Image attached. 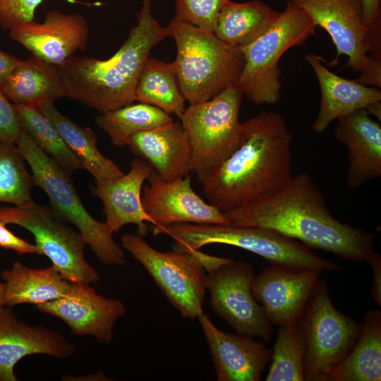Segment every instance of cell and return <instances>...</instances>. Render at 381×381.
I'll list each match as a JSON object with an SVG mask.
<instances>
[{
    "label": "cell",
    "mask_w": 381,
    "mask_h": 381,
    "mask_svg": "<svg viewBox=\"0 0 381 381\" xmlns=\"http://www.w3.org/2000/svg\"><path fill=\"white\" fill-rule=\"evenodd\" d=\"M231 224L274 230L310 249L343 260L369 262L376 253L374 234L337 219L308 174L293 176L279 189L224 212Z\"/></svg>",
    "instance_id": "1"
},
{
    "label": "cell",
    "mask_w": 381,
    "mask_h": 381,
    "mask_svg": "<svg viewBox=\"0 0 381 381\" xmlns=\"http://www.w3.org/2000/svg\"><path fill=\"white\" fill-rule=\"evenodd\" d=\"M291 142L275 112L263 110L242 122L238 145L201 184L209 202L226 212L284 186L294 176Z\"/></svg>",
    "instance_id": "2"
},
{
    "label": "cell",
    "mask_w": 381,
    "mask_h": 381,
    "mask_svg": "<svg viewBox=\"0 0 381 381\" xmlns=\"http://www.w3.org/2000/svg\"><path fill=\"white\" fill-rule=\"evenodd\" d=\"M152 0H143L137 23L110 58L100 60L73 55L56 66L65 96L101 113L133 103L138 80L152 49L169 37L154 18Z\"/></svg>",
    "instance_id": "3"
},
{
    "label": "cell",
    "mask_w": 381,
    "mask_h": 381,
    "mask_svg": "<svg viewBox=\"0 0 381 381\" xmlns=\"http://www.w3.org/2000/svg\"><path fill=\"white\" fill-rule=\"evenodd\" d=\"M167 28L176 45L173 63L186 101H207L236 85L244 64L241 48L174 18Z\"/></svg>",
    "instance_id": "4"
},
{
    "label": "cell",
    "mask_w": 381,
    "mask_h": 381,
    "mask_svg": "<svg viewBox=\"0 0 381 381\" xmlns=\"http://www.w3.org/2000/svg\"><path fill=\"white\" fill-rule=\"evenodd\" d=\"M155 236L174 241V250L184 252L210 244H226L248 250L271 265L291 269L335 271L339 266L317 255L302 243L272 229L234 224L181 223L154 226Z\"/></svg>",
    "instance_id": "5"
},
{
    "label": "cell",
    "mask_w": 381,
    "mask_h": 381,
    "mask_svg": "<svg viewBox=\"0 0 381 381\" xmlns=\"http://www.w3.org/2000/svg\"><path fill=\"white\" fill-rule=\"evenodd\" d=\"M16 145L31 169L34 186L46 193L55 216L77 228L100 262L107 265L125 266L126 258L123 249L114 241L106 223L95 219L85 209L71 174L22 131Z\"/></svg>",
    "instance_id": "6"
},
{
    "label": "cell",
    "mask_w": 381,
    "mask_h": 381,
    "mask_svg": "<svg viewBox=\"0 0 381 381\" xmlns=\"http://www.w3.org/2000/svg\"><path fill=\"white\" fill-rule=\"evenodd\" d=\"M316 28L307 13L289 0L265 32L241 48L244 64L236 85L243 95L256 104L277 103L281 99V57L290 48L305 44Z\"/></svg>",
    "instance_id": "7"
},
{
    "label": "cell",
    "mask_w": 381,
    "mask_h": 381,
    "mask_svg": "<svg viewBox=\"0 0 381 381\" xmlns=\"http://www.w3.org/2000/svg\"><path fill=\"white\" fill-rule=\"evenodd\" d=\"M291 1L328 33L337 50L334 62L346 56V67L360 73L357 82L381 87L380 28L365 26L361 0Z\"/></svg>",
    "instance_id": "8"
},
{
    "label": "cell",
    "mask_w": 381,
    "mask_h": 381,
    "mask_svg": "<svg viewBox=\"0 0 381 381\" xmlns=\"http://www.w3.org/2000/svg\"><path fill=\"white\" fill-rule=\"evenodd\" d=\"M243 94L232 85L213 98L186 108L181 123L190 146L192 169L202 184L238 145Z\"/></svg>",
    "instance_id": "9"
},
{
    "label": "cell",
    "mask_w": 381,
    "mask_h": 381,
    "mask_svg": "<svg viewBox=\"0 0 381 381\" xmlns=\"http://www.w3.org/2000/svg\"><path fill=\"white\" fill-rule=\"evenodd\" d=\"M298 325L305 344V381H328L353 348L362 322L334 307L327 282L320 279Z\"/></svg>",
    "instance_id": "10"
},
{
    "label": "cell",
    "mask_w": 381,
    "mask_h": 381,
    "mask_svg": "<svg viewBox=\"0 0 381 381\" xmlns=\"http://www.w3.org/2000/svg\"><path fill=\"white\" fill-rule=\"evenodd\" d=\"M0 221L32 233L42 255L67 281L92 284L100 280L84 257L87 243L83 235L59 219L50 207L32 201L23 206L1 207Z\"/></svg>",
    "instance_id": "11"
},
{
    "label": "cell",
    "mask_w": 381,
    "mask_h": 381,
    "mask_svg": "<svg viewBox=\"0 0 381 381\" xmlns=\"http://www.w3.org/2000/svg\"><path fill=\"white\" fill-rule=\"evenodd\" d=\"M121 242L184 318H199L204 313L206 272L190 255L175 250L161 252L139 234H124Z\"/></svg>",
    "instance_id": "12"
},
{
    "label": "cell",
    "mask_w": 381,
    "mask_h": 381,
    "mask_svg": "<svg viewBox=\"0 0 381 381\" xmlns=\"http://www.w3.org/2000/svg\"><path fill=\"white\" fill-rule=\"evenodd\" d=\"M255 277L252 265L231 259L206 272V289L210 292L212 310L237 334L268 341L272 325L253 296Z\"/></svg>",
    "instance_id": "13"
},
{
    "label": "cell",
    "mask_w": 381,
    "mask_h": 381,
    "mask_svg": "<svg viewBox=\"0 0 381 381\" xmlns=\"http://www.w3.org/2000/svg\"><path fill=\"white\" fill-rule=\"evenodd\" d=\"M143 188L142 204L149 222L157 226L181 223L231 224L223 212L193 189L191 176L167 181L152 169Z\"/></svg>",
    "instance_id": "14"
},
{
    "label": "cell",
    "mask_w": 381,
    "mask_h": 381,
    "mask_svg": "<svg viewBox=\"0 0 381 381\" xmlns=\"http://www.w3.org/2000/svg\"><path fill=\"white\" fill-rule=\"evenodd\" d=\"M322 272L271 265L255 276L251 286L272 325L297 324L320 279Z\"/></svg>",
    "instance_id": "15"
},
{
    "label": "cell",
    "mask_w": 381,
    "mask_h": 381,
    "mask_svg": "<svg viewBox=\"0 0 381 381\" xmlns=\"http://www.w3.org/2000/svg\"><path fill=\"white\" fill-rule=\"evenodd\" d=\"M71 283L65 296L37 305V309L61 320L75 335H89L101 343H110L115 322L126 313L123 303L99 295L88 283Z\"/></svg>",
    "instance_id": "16"
},
{
    "label": "cell",
    "mask_w": 381,
    "mask_h": 381,
    "mask_svg": "<svg viewBox=\"0 0 381 381\" xmlns=\"http://www.w3.org/2000/svg\"><path fill=\"white\" fill-rule=\"evenodd\" d=\"M11 39L32 55L59 66L78 51H84L89 41L90 28L80 13L51 10L42 23L32 20L9 30Z\"/></svg>",
    "instance_id": "17"
},
{
    "label": "cell",
    "mask_w": 381,
    "mask_h": 381,
    "mask_svg": "<svg viewBox=\"0 0 381 381\" xmlns=\"http://www.w3.org/2000/svg\"><path fill=\"white\" fill-rule=\"evenodd\" d=\"M218 381H259L272 350L251 337L218 329L210 318H199Z\"/></svg>",
    "instance_id": "18"
},
{
    "label": "cell",
    "mask_w": 381,
    "mask_h": 381,
    "mask_svg": "<svg viewBox=\"0 0 381 381\" xmlns=\"http://www.w3.org/2000/svg\"><path fill=\"white\" fill-rule=\"evenodd\" d=\"M75 351L63 335L44 326H31L9 308H0V381H17L16 363L33 354L66 358Z\"/></svg>",
    "instance_id": "19"
},
{
    "label": "cell",
    "mask_w": 381,
    "mask_h": 381,
    "mask_svg": "<svg viewBox=\"0 0 381 381\" xmlns=\"http://www.w3.org/2000/svg\"><path fill=\"white\" fill-rule=\"evenodd\" d=\"M365 109L356 110L337 120V140L347 148L346 185L358 189L381 176V126Z\"/></svg>",
    "instance_id": "20"
},
{
    "label": "cell",
    "mask_w": 381,
    "mask_h": 381,
    "mask_svg": "<svg viewBox=\"0 0 381 381\" xmlns=\"http://www.w3.org/2000/svg\"><path fill=\"white\" fill-rule=\"evenodd\" d=\"M152 167L140 158L134 159L131 169L121 177L95 181L93 193L102 202L109 231L119 232L125 225L138 226V233L143 236L147 232L146 222L149 218L142 204V187L152 172Z\"/></svg>",
    "instance_id": "21"
},
{
    "label": "cell",
    "mask_w": 381,
    "mask_h": 381,
    "mask_svg": "<svg viewBox=\"0 0 381 381\" xmlns=\"http://www.w3.org/2000/svg\"><path fill=\"white\" fill-rule=\"evenodd\" d=\"M126 145L167 181L182 179L193 171L188 138L178 121L136 133Z\"/></svg>",
    "instance_id": "22"
},
{
    "label": "cell",
    "mask_w": 381,
    "mask_h": 381,
    "mask_svg": "<svg viewBox=\"0 0 381 381\" xmlns=\"http://www.w3.org/2000/svg\"><path fill=\"white\" fill-rule=\"evenodd\" d=\"M305 58L316 75L320 90L319 113L313 125L314 132L321 133L332 121L381 101V91L377 87H368L337 75L327 68L320 56L308 54Z\"/></svg>",
    "instance_id": "23"
},
{
    "label": "cell",
    "mask_w": 381,
    "mask_h": 381,
    "mask_svg": "<svg viewBox=\"0 0 381 381\" xmlns=\"http://www.w3.org/2000/svg\"><path fill=\"white\" fill-rule=\"evenodd\" d=\"M0 90L13 104L37 109L65 96L57 67L32 54L20 59Z\"/></svg>",
    "instance_id": "24"
},
{
    "label": "cell",
    "mask_w": 381,
    "mask_h": 381,
    "mask_svg": "<svg viewBox=\"0 0 381 381\" xmlns=\"http://www.w3.org/2000/svg\"><path fill=\"white\" fill-rule=\"evenodd\" d=\"M1 276L5 284L4 306L49 302L65 296L71 284L52 265L34 269L19 261Z\"/></svg>",
    "instance_id": "25"
},
{
    "label": "cell",
    "mask_w": 381,
    "mask_h": 381,
    "mask_svg": "<svg viewBox=\"0 0 381 381\" xmlns=\"http://www.w3.org/2000/svg\"><path fill=\"white\" fill-rule=\"evenodd\" d=\"M381 380V311L363 315L358 337L348 355L334 368L328 381Z\"/></svg>",
    "instance_id": "26"
},
{
    "label": "cell",
    "mask_w": 381,
    "mask_h": 381,
    "mask_svg": "<svg viewBox=\"0 0 381 381\" xmlns=\"http://www.w3.org/2000/svg\"><path fill=\"white\" fill-rule=\"evenodd\" d=\"M40 109L56 127L81 168L90 173L95 181L116 179L124 174L114 161L100 152L97 135L91 128L73 122L60 112L54 103L44 104Z\"/></svg>",
    "instance_id": "27"
},
{
    "label": "cell",
    "mask_w": 381,
    "mask_h": 381,
    "mask_svg": "<svg viewBox=\"0 0 381 381\" xmlns=\"http://www.w3.org/2000/svg\"><path fill=\"white\" fill-rule=\"evenodd\" d=\"M279 13L260 0H229L219 12L214 33L223 42L242 48L265 32Z\"/></svg>",
    "instance_id": "28"
},
{
    "label": "cell",
    "mask_w": 381,
    "mask_h": 381,
    "mask_svg": "<svg viewBox=\"0 0 381 381\" xmlns=\"http://www.w3.org/2000/svg\"><path fill=\"white\" fill-rule=\"evenodd\" d=\"M135 99L181 119L186 107L174 63L149 56L140 74Z\"/></svg>",
    "instance_id": "29"
},
{
    "label": "cell",
    "mask_w": 381,
    "mask_h": 381,
    "mask_svg": "<svg viewBox=\"0 0 381 381\" xmlns=\"http://www.w3.org/2000/svg\"><path fill=\"white\" fill-rule=\"evenodd\" d=\"M169 114L145 103L129 104L102 113L96 118L97 125L116 147L125 146L133 134L150 130L173 121Z\"/></svg>",
    "instance_id": "30"
},
{
    "label": "cell",
    "mask_w": 381,
    "mask_h": 381,
    "mask_svg": "<svg viewBox=\"0 0 381 381\" xmlns=\"http://www.w3.org/2000/svg\"><path fill=\"white\" fill-rule=\"evenodd\" d=\"M13 104L21 131L50 159L70 174L81 168L74 153L40 109Z\"/></svg>",
    "instance_id": "31"
},
{
    "label": "cell",
    "mask_w": 381,
    "mask_h": 381,
    "mask_svg": "<svg viewBox=\"0 0 381 381\" xmlns=\"http://www.w3.org/2000/svg\"><path fill=\"white\" fill-rule=\"evenodd\" d=\"M305 344L298 323L279 327L266 381H304Z\"/></svg>",
    "instance_id": "32"
},
{
    "label": "cell",
    "mask_w": 381,
    "mask_h": 381,
    "mask_svg": "<svg viewBox=\"0 0 381 381\" xmlns=\"http://www.w3.org/2000/svg\"><path fill=\"white\" fill-rule=\"evenodd\" d=\"M33 186L32 174L16 143L0 142V202L25 205L33 201Z\"/></svg>",
    "instance_id": "33"
},
{
    "label": "cell",
    "mask_w": 381,
    "mask_h": 381,
    "mask_svg": "<svg viewBox=\"0 0 381 381\" xmlns=\"http://www.w3.org/2000/svg\"><path fill=\"white\" fill-rule=\"evenodd\" d=\"M229 0H176L174 18L213 32L223 6Z\"/></svg>",
    "instance_id": "34"
},
{
    "label": "cell",
    "mask_w": 381,
    "mask_h": 381,
    "mask_svg": "<svg viewBox=\"0 0 381 381\" xmlns=\"http://www.w3.org/2000/svg\"><path fill=\"white\" fill-rule=\"evenodd\" d=\"M44 0H0V27L11 30L34 20Z\"/></svg>",
    "instance_id": "35"
},
{
    "label": "cell",
    "mask_w": 381,
    "mask_h": 381,
    "mask_svg": "<svg viewBox=\"0 0 381 381\" xmlns=\"http://www.w3.org/2000/svg\"><path fill=\"white\" fill-rule=\"evenodd\" d=\"M20 133L14 104L0 90V142L16 143Z\"/></svg>",
    "instance_id": "36"
},
{
    "label": "cell",
    "mask_w": 381,
    "mask_h": 381,
    "mask_svg": "<svg viewBox=\"0 0 381 381\" xmlns=\"http://www.w3.org/2000/svg\"><path fill=\"white\" fill-rule=\"evenodd\" d=\"M6 225L0 221V248L12 250L18 255H42V250L36 244L16 236L6 227Z\"/></svg>",
    "instance_id": "37"
},
{
    "label": "cell",
    "mask_w": 381,
    "mask_h": 381,
    "mask_svg": "<svg viewBox=\"0 0 381 381\" xmlns=\"http://www.w3.org/2000/svg\"><path fill=\"white\" fill-rule=\"evenodd\" d=\"M380 1L361 0L364 23L370 30L380 27Z\"/></svg>",
    "instance_id": "38"
},
{
    "label": "cell",
    "mask_w": 381,
    "mask_h": 381,
    "mask_svg": "<svg viewBox=\"0 0 381 381\" xmlns=\"http://www.w3.org/2000/svg\"><path fill=\"white\" fill-rule=\"evenodd\" d=\"M183 253L190 255L205 269L206 272L231 260V258H229L210 255L199 250V249L186 250Z\"/></svg>",
    "instance_id": "39"
},
{
    "label": "cell",
    "mask_w": 381,
    "mask_h": 381,
    "mask_svg": "<svg viewBox=\"0 0 381 381\" xmlns=\"http://www.w3.org/2000/svg\"><path fill=\"white\" fill-rule=\"evenodd\" d=\"M373 269V281L371 294L373 301L381 306V259L379 255L375 253L368 262Z\"/></svg>",
    "instance_id": "40"
},
{
    "label": "cell",
    "mask_w": 381,
    "mask_h": 381,
    "mask_svg": "<svg viewBox=\"0 0 381 381\" xmlns=\"http://www.w3.org/2000/svg\"><path fill=\"white\" fill-rule=\"evenodd\" d=\"M19 61L20 59L0 49V87Z\"/></svg>",
    "instance_id": "41"
},
{
    "label": "cell",
    "mask_w": 381,
    "mask_h": 381,
    "mask_svg": "<svg viewBox=\"0 0 381 381\" xmlns=\"http://www.w3.org/2000/svg\"><path fill=\"white\" fill-rule=\"evenodd\" d=\"M5 284L0 282V308L4 306Z\"/></svg>",
    "instance_id": "42"
}]
</instances>
